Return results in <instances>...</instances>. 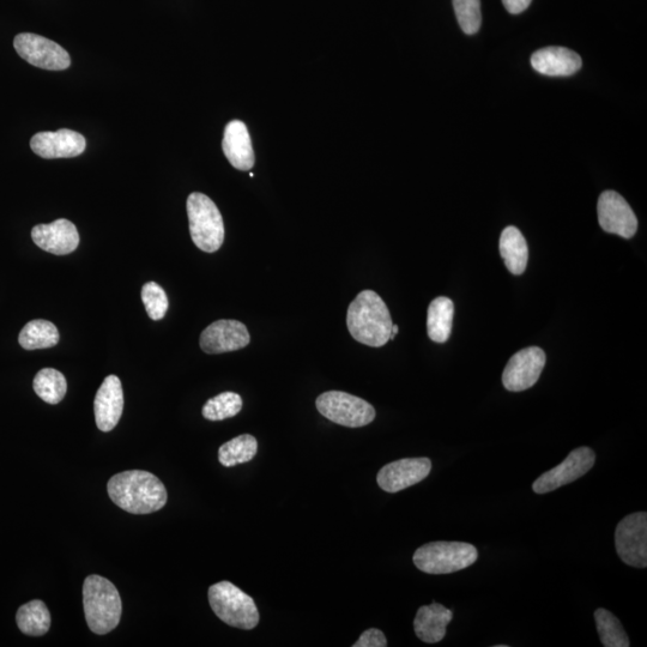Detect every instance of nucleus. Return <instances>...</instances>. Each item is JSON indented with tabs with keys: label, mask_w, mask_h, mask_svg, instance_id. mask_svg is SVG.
<instances>
[{
	"label": "nucleus",
	"mask_w": 647,
	"mask_h": 647,
	"mask_svg": "<svg viewBox=\"0 0 647 647\" xmlns=\"http://www.w3.org/2000/svg\"><path fill=\"white\" fill-rule=\"evenodd\" d=\"M83 608L89 630L99 636L112 632L122 619L119 591L110 580L96 574L84 580Z\"/></svg>",
	"instance_id": "nucleus-3"
},
{
	"label": "nucleus",
	"mask_w": 647,
	"mask_h": 647,
	"mask_svg": "<svg viewBox=\"0 0 647 647\" xmlns=\"http://www.w3.org/2000/svg\"><path fill=\"white\" fill-rule=\"evenodd\" d=\"M354 647H386L388 646V640L384 636V633L377 628H371L366 632L361 634L360 639L356 642Z\"/></svg>",
	"instance_id": "nucleus-31"
},
{
	"label": "nucleus",
	"mask_w": 647,
	"mask_h": 647,
	"mask_svg": "<svg viewBox=\"0 0 647 647\" xmlns=\"http://www.w3.org/2000/svg\"><path fill=\"white\" fill-rule=\"evenodd\" d=\"M249 330L238 320H217L202 332L201 348L207 354L235 352L249 346Z\"/></svg>",
	"instance_id": "nucleus-14"
},
{
	"label": "nucleus",
	"mask_w": 647,
	"mask_h": 647,
	"mask_svg": "<svg viewBox=\"0 0 647 647\" xmlns=\"http://www.w3.org/2000/svg\"><path fill=\"white\" fill-rule=\"evenodd\" d=\"M500 253L511 274L522 275L528 265L529 249L522 232L510 226L504 229L500 238Z\"/></svg>",
	"instance_id": "nucleus-21"
},
{
	"label": "nucleus",
	"mask_w": 647,
	"mask_h": 647,
	"mask_svg": "<svg viewBox=\"0 0 647 647\" xmlns=\"http://www.w3.org/2000/svg\"><path fill=\"white\" fill-rule=\"evenodd\" d=\"M142 301L148 316L161 320L168 311V298L165 290L155 282L145 284L142 289Z\"/></svg>",
	"instance_id": "nucleus-30"
},
{
	"label": "nucleus",
	"mask_w": 647,
	"mask_h": 647,
	"mask_svg": "<svg viewBox=\"0 0 647 647\" xmlns=\"http://www.w3.org/2000/svg\"><path fill=\"white\" fill-rule=\"evenodd\" d=\"M479 552L470 543L432 542L416 550L414 564L428 574H450L474 565Z\"/></svg>",
	"instance_id": "nucleus-6"
},
{
	"label": "nucleus",
	"mask_w": 647,
	"mask_h": 647,
	"mask_svg": "<svg viewBox=\"0 0 647 647\" xmlns=\"http://www.w3.org/2000/svg\"><path fill=\"white\" fill-rule=\"evenodd\" d=\"M598 222L604 232L631 239L636 235L638 220L626 199L615 191L603 192L597 204Z\"/></svg>",
	"instance_id": "nucleus-11"
},
{
	"label": "nucleus",
	"mask_w": 647,
	"mask_h": 647,
	"mask_svg": "<svg viewBox=\"0 0 647 647\" xmlns=\"http://www.w3.org/2000/svg\"><path fill=\"white\" fill-rule=\"evenodd\" d=\"M257 452V439L253 435L243 434L220 447L219 461L223 467L232 468L238 464L251 462Z\"/></svg>",
	"instance_id": "nucleus-25"
},
{
	"label": "nucleus",
	"mask_w": 647,
	"mask_h": 647,
	"mask_svg": "<svg viewBox=\"0 0 647 647\" xmlns=\"http://www.w3.org/2000/svg\"><path fill=\"white\" fill-rule=\"evenodd\" d=\"M595 621L604 647H630V638L616 616L607 609H597Z\"/></svg>",
	"instance_id": "nucleus-27"
},
{
	"label": "nucleus",
	"mask_w": 647,
	"mask_h": 647,
	"mask_svg": "<svg viewBox=\"0 0 647 647\" xmlns=\"http://www.w3.org/2000/svg\"><path fill=\"white\" fill-rule=\"evenodd\" d=\"M532 0H503L505 8L512 15L522 14L529 8Z\"/></svg>",
	"instance_id": "nucleus-32"
},
{
	"label": "nucleus",
	"mask_w": 647,
	"mask_h": 647,
	"mask_svg": "<svg viewBox=\"0 0 647 647\" xmlns=\"http://www.w3.org/2000/svg\"><path fill=\"white\" fill-rule=\"evenodd\" d=\"M108 495L120 509L132 515H149L167 504L165 485L154 474L129 470L114 475L107 485Z\"/></svg>",
	"instance_id": "nucleus-1"
},
{
	"label": "nucleus",
	"mask_w": 647,
	"mask_h": 647,
	"mask_svg": "<svg viewBox=\"0 0 647 647\" xmlns=\"http://www.w3.org/2000/svg\"><path fill=\"white\" fill-rule=\"evenodd\" d=\"M459 26L463 32L473 35L479 32L482 23L480 0H453Z\"/></svg>",
	"instance_id": "nucleus-29"
},
{
	"label": "nucleus",
	"mask_w": 647,
	"mask_h": 647,
	"mask_svg": "<svg viewBox=\"0 0 647 647\" xmlns=\"http://www.w3.org/2000/svg\"><path fill=\"white\" fill-rule=\"evenodd\" d=\"M347 325L354 340L379 348L390 341L393 324L384 300L373 290H364L349 305Z\"/></svg>",
	"instance_id": "nucleus-2"
},
{
	"label": "nucleus",
	"mask_w": 647,
	"mask_h": 647,
	"mask_svg": "<svg viewBox=\"0 0 647 647\" xmlns=\"http://www.w3.org/2000/svg\"><path fill=\"white\" fill-rule=\"evenodd\" d=\"M86 147V138L68 129L36 133L30 141L34 153L47 160L76 157L83 154Z\"/></svg>",
	"instance_id": "nucleus-15"
},
{
	"label": "nucleus",
	"mask_w": 647,
	"mask_h": 647,
	"mask_svg": "<svg viewBox=\"0 0 647 647\" xmlns=\"http://www.w3.org/2000/svg\"><path fill=\"white\" fill-rule=\"evenodd\" d=\"M14 46L20 57L36 68L60 71L68 69L71 65L69 53L57 42L44 36L32 33L18 34Z\"/></svg>",
	"instance_id": "nucleus-9"
},
{
	"label": "nucleus",
	"mask_w": 647,
	"mask_h": 647,
	"mask_svg": "<svg viewBox=\"0 0 647 647\" xmlns=\"http://www.w3.org/2000/svg\"><path fill=\"white\" fill-rule=\"evenodd\" d=\"M531 65L547 76H571L582 68L579 54L565 47H547L532 54Z\"/></svg>",
	"instance_id": "nucleus-19"
},
{
	"label": "nucleus",
	"mask_w": 647,
	"mask_h": 647,
	"mask_svg": "<svg viewBox=\"0 0 647 647\" xmlns=\"http://www.w3.org/2000/svg\"><path fill=\"white\" fill-rule=\"evenodd\" d=\"M615 547L620 559L628 566H647V515L632 513L621 520L615 531Z\"/></svg>",
	"instance_id": "nucleus-8"
},
{
	"label": "nucleus",
	"mask_w": 647,
	"mask_h": 647,
	"mask_svg": "<svg viewBox=\"0 0 647 647\" xmlns=\"http://www.w3.org/2000/svg\"><path fill=\"white\" fill-rule=\"evenodd\" d=\"M546 366V354L538 347H529L512 356L503 374L506 390L522 392L532 388Z\"/></svg>",
	"instance_id": "nucleus-12"
},
{
	"label": "nucleus",
	"mask_w": 647,
	"mask_h": 647,
	"mask_svg": "<svg viewBox=\"0 0 647 647\" xmlns=\"http://www.w3.org/2000/svg\"><path fill=\"white\" fill-rule=\"evenodd\" d=\"M316 405L326 419L344 427H364L376 419V410L370 403L347 392H324L317 398Z\"/></svg>",
	"instance_id": "nucleus-7"
},
{
	"label": "nucleus",
	"mask_w": 647,
	"mask_h": 647,
	"mask_svg": "<svg viewBox=\"0 0 647 647\" xmlns=\"http://www.w3.org/2000/svg\"><path fill=\"white\" fill-rule=\"evenodd\" d=\"M18 342L26 350L52 348L59 342V331L47 320H32L22 329Z\"/></svg>",
	"instance_id": "nucleus-24"
},
{
	"label": "nucleus",
	"mask_w": 647,
	"mask_h": 647,
	"mask_svg": "<svg viewBox=\"0 0 647 647\" xmlns=\"http://www.w3.org/2000/svg\"><path fill=\"white\" fill-rule=\"evenodd\" d=\"M428 458H405L386 464L377 476L378 485L388 493H398L422 482L431 474Z\"/></svg>",
	"instance_id": "nucleus-13"
},
{
	"label": "nucleus",
	"mask_w": 647,
	"mask_h": 647,
	"mask_svg": "<svg viewBox=\"0 0 647 647\" xmlns=\"http://www.w3.org/2000/svg\"><path fill=\"white\" fill-rule=\"evenodd\" d=\"M222 149L231 165L239 171H250L255 166L250 133L240 120H233L226 126Z\"/></svg>",
	"instance_id": "nucleus-18"
},
{
	"label": "nucleus",
	"mask_w": 647,
	"mask_h": 647,
	"mask_svg": "<svg viewBox=\"0 0 647 647\" xmlns=\"http://www.w3.org/2000/svg\"><path fill=\"white\" fill-rule=\"evenodd\" d=\"M33 388L42 401L48 404H58L63 401L68 383L62 373L53 368H44L34 379Z\"/></svg>",
	"instance_id": "nucleus-26"
},
{
	"label": "nucleus",
	"mask_w": 647,
	"mask_h": 647,
	"mask_svg": "<svg viewBox=\"0 0 647 647\" xmlns=\"http://www.w3.org/2000/svg\"><path fill=\"white\" fill-rule=\"evenodd\" d=\"M455 305L446 296L434 299L428 307L427 330L428 336L435 343H445L452 331Z\"/></svg>",
	"instance_id": "nucleus-22"
},
{
	"label": "nucleus",
	"mask_w": 647,
	"mask_h": 647,
	"mask_svg": "<svg viewBox=\"0 0 647 647\" xmlns=\"http://www.w3.org/2000/svg\"><path fill=\"white\" fill-rule=\"evenodd\" d=\"M596 462V453L590 447H579L567 456L564 462L547 471L532 485L537 494H546L562 486L570 485L588 474Z\"/></svg>",
	"instance_id": "nucleus-10"
},
{
	"label": "nucleus",
	"mask_w": 647,
	"mask_h": 647,
	"mask_svg": "<svg viewBox=\"0 0 647 647\" xmlns=\"http://www.w3.org/2000/svg\"><path fill=\"white\" fill-rule=\"evenodd\" d=\"M32 238L41 250L57 256L70 255L80 245V234L76 226L65 219L54 221L50 225L35 226Z\"/></svg>",
	"instance_id": "nucleus-16"
},
{
	"label": "nucleus",
	"mask_w": 647,
	"mask_h": 647,
	"mask_svg": "<svg viewBox=\"0 0 647 647\" xmlns=\"http://www.w3.org/2000/svg\"><path fill=\"white\" fill-rule=\"evenodd\" d=\"M124 393L117 376H108L96 393L94 413L96 426L101 432H111L123 415Z\"/></svg>",
	"instance_id": "nucleus-17"
},
{
	"label": "nucleus",
	"mask_w": 647,
	"mask_h": 647,
	"mask_svg": "<svg viewBox=\"0 0 647 647\" xmlns=\"http://www.w3.org/2000/svg\"><path fill=\"white\" fill-rule=\"evenodd\" d=\"M453 619L450 609L443 604L433 603L417 610L414 630L423 643L437 644L446 636V627Z\"/></svg>",
	"instance_id": "nucleus-20"
},
{
	"label": "nucleus",
	"mask_w": 647,
	"mask_h": 647,
	"mask_svg": "<svg viewBox=\"0 0 647 647\" xmlns=\"http://www.w3.org/2000/svg\"><path fill=\"white\" fill-rule=\"evenodd\" d=\"M190 233L199 250L214 253L225 241V223L216 204L203 193L193 192L187 198Z\"/></svg>",
	"instance_id": "nucleus-5"
},
{
	"label": "nucleus",
	"mask_w": 647,
	"mask_h": 647,
	"mask_svg": "<svg viewBox=\"0 0 647 647\" xmlns=\"http://www.w3.org/2000/svg\"><path fill=\"white\" fill-rule=\"evenodd\" d=\"M208 598L217 618L228 626L246 631H251L258 626L257 604L238 586L229 582L214 584L209 589Z\"/></svg>",
	"instance_id": "nucleus-4"
},
{
	"label": "nucleus",
	"mask_w": 647,
	"mask_h": 647,
	"mask_svg": "<svg viewBox=\"0 0 647 647\" xmlns=\"http://www.w3.org/2000/svg\"><path fill=\"white\" fill-rule=\"evenodd\" d=\"M243 409V398L235 392H223L204 404L202 413L209 421H223L237 416Z\"/></svg>",
	"instance_id": "nucleus-28"
},
{
	"label": "nucleus",
	"mask_w": 647,
	"mask_h": 647,
	"mask_svg": "<svg viewBox=\"0 0 647 647\" xmlns=\"http://www.w3.org/2000/svg\"><path fill=\"white\" fill-rule=\"evenodd\" d=\"M20 631L30 637H41L50 631L51 614L42 601H32L18 609L16 615Z\"/></svg>",
	"instance_id": "nucleus-23"
}]
</instances>
